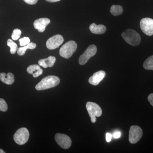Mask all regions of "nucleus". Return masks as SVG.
Segmentation results:
<instances>
[{
	"mask_svg": "<svg viewBox=\"0 0 153 153\" xmlns=\"http://www.w3.org/2000/svg\"><path fill=\"white\" fill-rule=\"evenodd\" d=\"M110 12L113 16H119L123 13V8L121 6L113 5L111 8Z\"/></svg>",
	"mask_w": 153,
	"mask_h": 153,
	"instance_id": "obj_18",
	"label": "nucleus"
},
{
	"mask_svg": "<svg viewBox=\"0 0 153 153\" xmlns=\"http://www.w3.org/2000/svg\"><path fill=\"white\" fill-rule=\"evenodd\" d=\"M60 79L57 76L50 75L43 78L36 85V90L38 91L46 90L57 86L59 84Z\"/></svg>",
	"mask_w": 153,
	"mask_h": 153,
	"instance_id": "obj_1",
	"label": "nucleus"
},
{
	"mask_svg": "<svg viewBox=\"0 0 153 153\" xmlns=\"http://www.w3.org/2000/svg\"><path fill=\"white\" fill-rule=\"evenodd\" d=\"M86 109L91 117L92 123L96 122V117H100L102 114V110L100 106L95 102H88L86 104Z\"/></svg>",
	"mask_w": 153,
	"mask_h": 153,
	"instance_id": "obj_4",
	"label": "nucleus"
},
{
	"mask_svg": "<svg viewBox=\"0 0 153 153\" xmlns=\"http://www.w3.org/2000/svg\"><path fill=\"white\" fill-rule=\"evenodd\" d=\"M140 27L143 33L148 36L153 35V19L144 18L140 22Z\"/></svg>",
	"mask_w": 153,
	"mask_h": 153,
	"instance_id": "obj_8",
	"label": "nucleus"
},
{
	"mask_svg": "<svg viewBox=\"0 0 153 153\" xmlns=\"http://www.w3.org/2000/svg\"><path fill=\"white\" fill-rule=\"evenodd\" d=\"M22 31L21 30L18 29H15L13 31V34L12 35V38L14 41L18 40L21 37Z\"/></svg>",
	"mask_w": 153,
	"mask_h": 153,
	"instance_id": "obj_21",
	"label": "nucleus"
},
{
	"mask_svg": "<svg viewBox=\"0 0 153 153\" xmlns=\"http://www.w3.org/2000/svg\"><path fill=\"white\" fill-rule=\"evenodd\" d=\"M121 136V133L120 131H116L114 132L113 134V135H112V137H113L114 138L117 139L119 138Z\"/></svg>",
	"mask_w": 153,
	"mask_h": 153,
	"instance_id": "obj_27",
	"label": "nucleus"
},
{
	"mask_svg": "<svg viewBox=\"0 0 153 153\" xmlns=\"http://www.w3.org/2000/svg\"><path fill=\"white\" fill-rule=\"evenodd\" d=\"M106 74L104 71H99L95 72L88 79V82L91 85H97L105 77Z\"/></svg>",
	"mask_w": 153,
	"mask_h": 153,
	"instance_id": "obj_11",
	"label": "nucleus"
},
{
	"mask_svg": "<svg viewBox=\"0 0 153 153\" xmlns=\"http://www.w3.org/2000/svg\"><path fill=\"white\" fill-rule=\"evenodd\" d=\"M55 140L58 145L65 149L71 147V140L68 136L64 134L58 133L55 135Z\"/></svg>",
	"mask_w": 153,
	"mask_h": 153,
	"instance_id": "obj_9",
	"label": "nucleus"
},
{
	"mask_svg": "<svg viewBox=\"0 0 153 153\" xmlns=\"http://www.w3.org/2000/svg\"><path fill=\"white\" fill-rule=\"evenodd\" d=\"M56 58L54 56H49L46 59H41L38 61L39 66L44 68L47 67H52L54 66L56 61Z\"/></svg>",
	"mask_w": 153,
	"mask_h": 153,
	"instance_id": "obj_13",
	"label": "nucleus"
},
{
	"mask_svg": "<svg viewBox=\"0 0 153 153\" xmlns=\"http://www.w3.org/2000/svg\"><path fill=\"white\" fill-rule=\"evenodd\" d=\"M30 137V133L27 129L22 128L19 129L14 134L13 138L15 142L19 145L25 144L27 142Z\"/></svg>",
	"mask_w": 153,
	"mask_h": 153,
	"instance_id": "obj_5",
	"label": "nucleus"
},
{
	"mask_svg": "<svg viewBox=\"0 0 153 153\" xmlns=\"http://www.w3.org/2000/svg\"><path fill=\"white\" fill-rule=\"evenodd\" d=\"M97 48L95 45H90L88 47L82 55L79 57V63L80 65H85L91 57H93L96 54Z\"/></svg>",
	"mask_w": 153,
	"mask_h": 153,
	"instance_id": "obj_7",
	"label": "nucleus"
},
{
	"mask_svg": "<svg viewBox=\"0 0 153 153\" xmlns=\"http://www.w3.org/2000/svg\"><path fill=\"white\" fill-rule=\"evenodd\" d=\"M148 100L151 105L153 107V93L149 95L148 96Z\"/></svg>",
	"mask_w": 153,
	"mask_h": 153,
	"instance_id": "obj_26",
	"label": "nucleus"
},
{
	"mask_svg": "<svg viewBox=\"0 0 153 153\" xmlns=\"http://www.w3.org/2000/svg\"><path fill=\"white\" fill-rule=\"evenodd\" d=\"M50 23V20L47 18H41L37 19L34 22V27L38 30L40 33H42L45 31L47 25Z\"/></svg>",
	"mask_w": 153,
	"mask_h": 153,
	"instance_id": "obj_12",
	"label": "nucleus"
},
{
	"mask_svg": "<svg viewBox=\"0 0 153 153\" xmlns=\"http://www.w3.org/2000/svg\"><path fill=\"white\" fill-rule=\"evenodd\" d=\"M143 135V130L140 127L137 126H131L129 132V141L133 144L137 143L141 139Z\"/></svg>",
	"mask_w": 153,
	"mask_h": 153,
	"instance_id": "obj_6",
	"label": "nucleus"
},
{
	"mask_svg": "<svg viewBox=\"0 0 153 153\" xmlns=\"http://www.w3.org/2000/svg\"><path fill=\"white\" fill-rule=\"evenodd\" d=\"M89 30L93 34H102L106 32V28L104 25H97L94 23L91 24L89 26Z\"/></svg>",
	"mask_w": 153,
	"mask_h": 153,
	"instance_id": "obj_15",
	"label": "nucleus"
},
{
	"mask_svg": "<svg viewBox=\"0 0 153 153\" xmlns=\"http://www.w3.org/2000/svg\"><path fill=\"white\" fill-rule=\"evenodd\" d=\"M64 39L60 35H56L49 38L47 41V48L50 50H53L58 48L63 44Z\"/></svg>",
	"mask_w": 153,
	"mask_h": 153,
	"instance_id": "obj_10",
	"label": "nucleus"
},
{
	"mask_svg": "<svg viewBox=\"0 0 153 153\" xmlns=\"http://www.w3.org/2000/svg\"><path fill=\"white\" fill-rule=\"evenodd\" d=\"M47 2L50 3L56 2L59 1L60 0H46Z\"/></svg>",
	"mask_w": 153,
	"mask_h": 153,
	"instance_id": "obj_28",
	"label": "nucleus"
},
{
	"mask_svg": "<svg viewBox=\"0 0 153 153\" xmlns=\"http://www.w3.org/2000/svg\"><path fill=\"white\" fill-rule=\"evenodd\" d=\"M112 137V135L111 134L109 133H107L106 135H105V139H106V140L107 142H110L111 141Z\"/></svg>",
	"mask_w": 153,
	"mask_h": 153,
	"instance_id": "obj_25",
	"label": "nucleus"
},
{
	"mask_svg": "<svg viewBox=\"0 0 153 153\" xmlns=\"http://www.w3.org/2000/svg\"><path fill=\"white\" fill-rule=\"evenodd\" d=\"M77 45L74 41H70L64 44L60 50V55L61 57L68 59L73 55L77 49Z\"/></svg>",
	"mask_w": 153,
	"mask_h": 153,
	"instance_id": "obj_3",
	"label": "nucleus"
},
{
	"mask_svg": "<svg viewBox=\"0 0 153 153\" xmlns=\"http://www.w3.org/2000/svg\"><path fill=\"white\" fill-rule=\"evenodd\" d=\"M122 36L128 44L133 47L139 45L141 37L138 33L132 29H127L122 34Z\"/></svg>",
	"mask_w": 153,
	"mask_h": 153,
	"instance_id": "obj_2",
	"label": "nucleus"
},
{
	"mask_svg": "<svg viewBox=\"0 0 153 153\" xmlns=\"http://www.w3.org/2000/svg\"><path fill=\"white\" fill-rule=\"evenodd\" d=\"M0 79L2 82L7 85H11L15 81V77L13 73L9 72L7 74L0 73Z\"/></svg>",
	"mask_w": 153,
	"mask_h": 153,
	"instance_id": "obj_16",
	"label": "nucleus"
},
{
	"mask_svg": "<svg viewBox=\"0 0 153 153\" xmlns=\"http://www.w3.org/2000/svg\"><path fill=\"white\" fill-rule=\"evenodd\" d=\"M143 66L146 70H153V55L145 60Z\"/></svg>",
	"mask_w": 153,
	"mask_h": 153,
	"instance_id": "obj_19",
	"label": "nucleus"
},
{
	"mask_svg": "<svg viewBox=\"0 0 153 153\" xmlns=\"http://www.w3.org/2000/svg\"><path fill=\"white\" fill-rule=\"evenodd\" d=\"M25 2L30 5H34L38 1V0H24Z\"/></svg>",
	"mask_w": 153,
	"mask_h": 153,
	"instance_id": "obj_24",
	"label": "nucleus"
},
{
	"mask_svg": "<svg viewBox=\"0 0 153 153\" xmlns=\"http://www.w3.org/2000/svg\"><path fill=\"white\" fill-rule=\"evenodd\" d=\"M36 44L35 43L31 42L28 45L26 46H24L22 47H20L17 50V53L18 55H20V56H22L24 55L26 53V51L27 49H34L36 48Z\"/></svg>",
	"mask_w": 153,
	"mask_h": 153,
	"instance_id": "obj_17",
	"label": "nucleus"
},
{
	"mask_svg": "<svg viewBox=\"0 0 153 153\" xmlns=\"http://www.w3.org/2000/svg\"><path fill=\"white\" fill-rule=\"evenodd\" d=\"M8 109L7 102L2 98H0V111L6 112Z\"/></svg>",
	"mask_w": 153,
	"mask_h": 153,
	"instance_id": "obj_22",
	"label": "nucleus"
},
{
	"mask_svg": "<svg viewBox=\"0 0 153 153\" xmlns=\"http://www.w3.org/2000/svg\"><path fill=\"white\" fill-rule=\"evenodd\" d=\"M5 152H4V150H3L1 149H0V153H5Z\"/></svg>",
	"mask_w": 153,
	"mask_h": 153,
	"instance_id": "obj_29",
	"label": "nucleus"
},
{
	"mask_svg": "<svg viewBox=\"0 0 153 153\" xmlns=\"http://www.w3.org/2000/svg\"><path fill=\"white\" fill-rule=\"evenodd\" d=\"M7 46L10 48V52L11 54H13V55L15 54L16 52L18 49L17 44L13 42V40L9 39L7 41Z\"/></svg>",
	"mask_w": 153,
	"mask_h": 153,
	"instance_id": "obj_20",
	"label": "nucleus"
},
{
	"mask_svg": "<svg viewBox=\"0 0 153 153\" xmlns=\"http://www.w3.org/2000/svg\"><path fill=\"white\" fill-rule=\"evenodd\" d=\"M27 71L30 74H32L33 77H37L43 73V70L40 66L36 64L30 65L27 68Z\"/></svg>",
	"mask_w": 153,
	"mask_h": 153,
	"instance_id": "obj_14",
	"label": "nucleus"
},
{
	"mask_svg": "<svg viewBox=\"0 0 153 153\" xmlns=\"http://www.w3.org/2000/svg\"><path fill=\"white\" fill-rule=\"evenodd\" d=\"M19 42H20V46L22 47H24L28 45L30 43V38L28 37H25L24 38H21L19 39Z\"/></svg>",
	"mask_w": 153,
	"mask_h": 153,
	"instance_id": "obj_23",
	"label": "nucleus"
}]
</instances>
